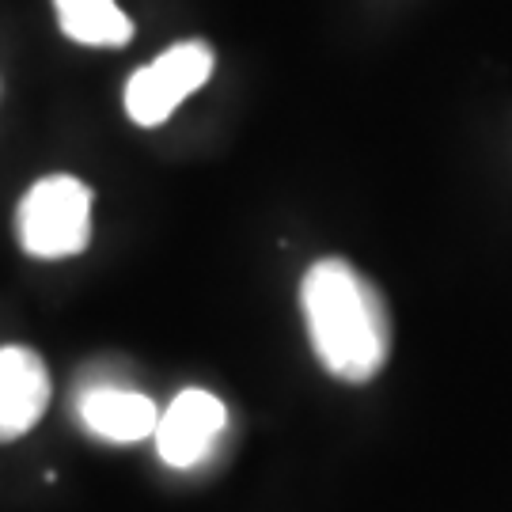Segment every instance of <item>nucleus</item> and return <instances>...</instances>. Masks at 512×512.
Returning a JSON list of instances; mask_svg holds the SVG:
<instances>
[{
    "label": "nucleus",
    "mask_w": 512,
    "mask_h": 512,
    "mask_svg": "<svg viewBox=\"0 0 512 512\" xmlns=\"http://www.w3.org/2000/svg\"><path fill=\"white\" fill-rule=\"evenodd\" d=\"M76 410L84 429L110 444H137V440L156 437V425H160L156 403L126 387H92L88 395H80Z\"/></svg>",
    "instance_id": "nucleus-6"
},
{
    "label": "nucleus",
    "mask_w": 512,
    "mask_h": 512,
    "mask_svg": "<svg viewBox=\"0 0 512 512\" xmlns=\"http://www.w3.org/2000/svg\"><path fill=\"white\" fill-rule=\"evenodd\" d=\"M311 349L330 376L368 384L391 357V315L380 289L346 258H319L300 285Z\"/></svg>",
    "instance_id": "nucleus-1"
},
{
    "label": "nucleus",
    "mask_w": 512,
    "mask_h": 512,
    "mask_svg": "<svg viewBox=\"0 0 512 512\" xmlns=\"http://www.w3.org/2000/svg\"><path fill=\"white\" fill-rule=\"evenodd\" d=\"M213 46L209 42H179L156 57L152 65L137 69L126 84V114L137 126H164L167 118L179 110L183 99L202 88L213 76Z\"/></svg>",
    "instance_id": "nucleus-3"
},
{
    "label": "nucleus",
    "mask_w": 512,
    "mask_h": 512,
    "mask_svg": "<svg viewBox=\"0 0 512 512\" xmlns=\"http://www.w3.org/2000/svg\"><path fill=\"white\" fill-rule=\"evenodd\" d=\"M50 406V372L35 349H0V444L31 433Z\"/></svg>",
    "instance_id": "nucleus-5"
},
{
    "label": "nucleus",
    "mask_w": 512,
    "mask_h": 512,
    "mask_svg": "<svg viewBox=\"0 0 512 512\" xmlns=\"http://www.w3.org/2000/svg\"><path fill=\"white\" fill-rule=\"evenodd\" d=\"M61 31L80 46H126L133 23L114 0H54Z\"/></svg>",
    "instance_id": "nucleus-7"
},
{
    "label": "nucleus",
    "mask_w": 512,
    "mask_h": 512,
    "mask_svg": "<svg viewBox=\"0 0 512 512\" xmlns=\"http://www.w3.org/2000/svg\"><path fill=\"white\" fill-rule=\"evenodd\" d=\"M19 247L35 258H73L92 243V186L73 175L38 179L16 213Z\"/></svg>",
    "instance_id": "nucleus-2"
},
{
    "label": "nucleus",
    "mask_w": 512,
    "mask_h": 512,
    "mask_svg": "<svg viewBox=\"0 0 512 512\" xmlns=\"http://www.w3.org/2000/svg\"><path fill=\"white\" fill-rule=\"evenodd\" d=\"M228 425V410L217 395H209L202 387H190L183 395H175L171 406L160 414V425H156V452L167 467L175 471H190L198 467L213 444L220 440Z\"/></svg>",
    "instance_id": "nucleus-4"
}]
</instances>
